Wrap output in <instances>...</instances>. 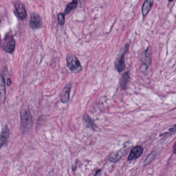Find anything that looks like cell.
Segmentation results:
<instances>
[{"instance_id": "1", "label": "cell", "mask_w": 176, "mask_h": 176, "mask_svg": "<svg viewBox=\"0 0 176 176\" xmlns=\"http://www.w3.org/2000/svg\"><path fill=\"white\" fill-rule=\"evenodd\" d=\"M33 125V120L28 105L25 104L20 110V128L23 133L29 131Z\"/></svg>"}, {"instance_id": "2", "label": "cell", "mask_w": 176, "mask_h": 176, "mask_svg": "<svg viewBox=\"0 0 176 176\" xmlns=\"http://www.w3.org/2000/svg\"><path fill=\"white\" fill-rule=\"evenodd\" d=\"M67 66L73 73H78L82 70V66L78 58L73 54H68L66 56Z\"/></svg>"}, {"instance_id": "3", "label": "cell", "mask_w": 176, "mask_h": 176, "mask_svg": "<svg viewBox=\"0 0 176 176\" xmlns=\"http://www.w3.org/2000/svg\"><path fill=\"white\" fill-rule=\"evenodd\" d=\"M15 41L12 34H6L3 42V48L6 52L12 53L14 51L15 48Z\"/></svg>"}, {"instance_id": "4", "label": "cell", "mask_w": 176, "mask_h": 176, "mask_svg": "<svg viewBox=\"0 0 176 176\" xmlns=\"http://www.w3.org/2000/svg\"><path fill=\"white\" fill-rule=\"evenodd\" d=\"M129 47H130L129 44H126L124 46V48H122L121 53L120 54V55L118 56V58H116V61H115V67L119 72L122 71L125 67V61L124 58H125V56L126 53L129 51Z\"/></svg>"}, {"instance_id": "5", "label": "cell", "mask_w": 176, "mask_h": 176, "mask_svg": "<svg viewBox=\"0 0 176 176\" xmlns=\"http://www.w3.org/2000/svg\"><path fill=\"white\" fill-rule=\"evenodd\" d=\"M43 23L42 18L36 13H32L30 17V25L32 29L36 30L40 28L42 26Z\"/></svg>"}, {"instance_id": "6", "label": "cell", "mask_w": 176, "mask_h": 176, "mask_svg": "<svg viewBox=\"0 0 176 176\" xmlns=\"http://www.w3.org/2000/svg\"><path fill=\"white\" fill-rule=\"evenodd\" d=\"M128 150V148L127 149L126 147H124L117 151L112 152L108 157V160L112 163H115L118 161L122 158V157L127 154Z\"/></svg>"}, {"instance_id": "7", "label": "cell", "mask_w": 176, "mask_h": 176, "mask_svg": "<svg viewBox=\"0 0 176 176\" xmlns=\"http://www.w3.org/2000/svg\"><path fill=\"white\" fill-rule=\"evenodd\" d=\"M15 14L16 16L19 19H25L26 18V9L25 6L20 1H16L15 3Z\"/></svg>"}, {"instance_id": "8", "label": "cell", "mask_w": 176, "mask_h": 176, "mask_svg": "<svg viewBox=\"0 0 176 176\" xmlns=\"http://www.w3.org/2000/svg\"><path fill=\"white\" fill-rule=\"evenodd\" d=\"M151 50L150 47H148L146 50H145L141 54V62L143 64L146 66L147 69L151 64Z\"/></svg>"}, {"instance_id": "9", "label": "cell", "mask_w": 176, "mask_h": 176, "mask_svg": "<svg viewBox=\"0 0 176 176\" xmlns=\"http://www.w3.org/2000/svg\"><path fill=\"white\" fill-rule=\"evenodd\" d=\"M71 83L65 86L59 96L60 100L63 103H67L70 99V92L71 88Z\"/></svg>"}, {"instance_id": "10", "label": "cell", "mask_w": 176, "mask_h": 176, "mask_svg": "<svg viewBox=\"0 0 176 176\" xmlns=\"http://www.w3.org/2000/svg\"><path fill=\"white\" fill-rule=\"evenodd\" d=\"M143 153V148L141 146H136L133 148L129 154L128 160L132 161L140 158Z\"/></svg>"}, {"instance_id": "11", "label": "cell", "mask_w": 176, "mask_h": 176, "mask_svg": "<svg viewBox=\"0 0 176 176\" xmlns=\"http://www.w3.org/2000/svg\"><path fill=\"white\" fill-rule=\"evenodd\" d=\"M154 0H146L141 7V12L144 17H145L149 12L154 4Z\"/></svg>"}, {"instance_id": "12", "label": "cell", "mask_w": 176, "mask_h": 176, "mask_svg": "<svg viewBox=\"0 0 176 176\" xmlns=\"http://www.w3.org/2000/svg\"><path fill=\"white\" fill-rule=\"evenodd\" d=\"M9 137V130L7 126H5L2 129L1 135V147L5 145Z\"/></svg>"}, {"instance_id": "13", "label": "cell", "mask_w": 176, "mask_h": 176, "mask_svg": "<svg viewBox=\"0 0 176 176\" xmlns=\"http://www.w3.org/2000/svg\"><path fill=\"white\" fill-rule=\"evenodd\" d=\"M83 121L87 128L93 131H96L97 126H96V124H95L91 118L87 114H85L83 116Z\"/></svg>"}, {"instance_id": "14", "label": "cell", "mask_w": 176, "mask_h": 176, "mask_svg": "<svg viewBox=\"0 0 176 176\" xmlns=\"http://www.w3.org/2000/svg\"><path fill=\"white\" fill-rule=\"evenodd\" d=\"M130 79V73L129 71L123 73L120 81V85L121 89L123 90L126 89Z\"/></svg>"}, {"instance_id": "15", "label": "cell", "mask_w": 176, "mask_h": 176, "mask_svg": "<svg viewBox=\"0 0 176 176\" xmlns=\"http://www.w3.org/2000/svg\"><path fill=\"white\" fill-rule=\"evenodd\" d=\"M78 5V0H73L71 3L68 4V5L67 6L65 10V15L69 14L71 12L77 7Z\"/></svg>"}, {"instance_id": "16", "label": "cell", "mask_w": 176, "mask_h": 176, "mask_svg": "<svg viewBox=\"0 0 176 176\" xmlns=\"http://www.w3.org/2000/svg\"><path fill=\"white\" fill-rule=\"evenodd\" d=\"M5 80L3 77L1 75V100L2 103L5 101Z\"/></svg>"}, {"instance_id": "17", "label": "cell", "mask_w": 176, "mask_h": 176, "mask_svg": "<svg viewBox=\"0 0 176 176\" xmlns=\"http://www.w3.org/2000/svg\"><path fill=\"white\" fill-rule=\"evenodd\" d=\"M155 155H156V152L155 151L152 152L151 153L148 155L146 160L145 161V165H148L150 164L151 162H152V161L154 160V159L155 158Z\"/></svg>"}, {"instance_id": "18", "label": "cell", "mask_w": 176, "mask_h": 176, "mask_svg": "<svg viewBox=\"0 0 176 176\" xmlns=\"http://www.w3.org/2000/svg\"><path fill=\"white\" fill-rule=\"evenodd\" d=\"M65 15L63 13L60 12L58 15V25H63L65 22Z\"/></svg>"}, {"instance_id": "19", "label": "cell", "mask_w": 176, "mask_h": 176, "mask_svg": "<svg viewBox=\"0 0 176 176\" xmlns=\"http://www.w3.org/2000/svg\"><path fill=\"white\" fill-rule=\"evenodd\" d=\"M175 132H176V124L173 126V127L169 129V132H166L164 134H161L160 136H165V135L167 136L168 134H169V135H171V134H173Z\"/></svg>"}, {"instance_id": "20", "label": "cell", "mask_w": 176, "mask_h": 176, "mask_svg": "<svg viewBox=\"0 0 176 176\" xmlns=\"http://www.w3.org/2000/svg\"><path fill=\"white\" fill-rule=\"evenodd\" d=\"M12 83V80H11V78H8V79H7V85L9 86L11 85Z\"/></svg>"}, {"instance_id": "21", "label": "cell", "mask_w": 176, "mask_h": 176, "mask_svg": "<svg viewBox=\"0 0 176 176\" xmlns=\"http://www.w3.org/2000/svg\"><path fill=\"white\" fill-rule=\"evenodd\" d=\"M173 152L174 154H176V142L173 146Z\"/></svg>"}, {"instance_id": "22", "label": "cell", "mask_w": 176, "mask_h": 176, "mask_svg": "<svg viewBox=\"0 0 176 176\" xmlns=\"http://www.w3.org/2000/svg\"><path fill=\"white\" fill-rule=\"evenodd\" d=\"M100 171H101V169H98V171H96V173L95 174V175H98L99 174V173H100Z\"/></svg>"}, {"instance_id": "23", "label": "cell", "mask_w": 176, "mask_h": 176, "mask_svg": "<svg viewBox=\"0 0 176 176\" xmlns=\"http://www.w3.org/2000/svg\"><path fill=\"white\" fill-rule=\"evenodd\" d=\"M168 1H169V2H173V1H174V0H168Z\"/></svg>"}]
</instances>
